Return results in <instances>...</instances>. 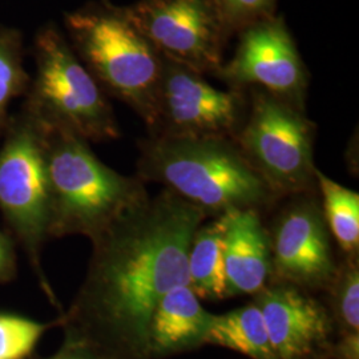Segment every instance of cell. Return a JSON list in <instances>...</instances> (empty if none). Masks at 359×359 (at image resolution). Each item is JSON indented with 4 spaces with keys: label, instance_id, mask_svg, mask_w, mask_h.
Listing matches in <instances>:
<instances>
[{
    "label": "cell",
    "instance_id": "obj_1",
    "mask_svg": "<svg viewBox=\"0 0 359 359\" xmlns=\"http://www.w3.org/2000/svg\"><path fill=\"white\" fill-rule=\"evenodd\" d=\"M206 219L165 189L117 218L92 241L84 281L59 317L65 334L112 359H151L154 309L168 292L188 285L189 248Z\"/></svg>",
    "mask_w": 359,
    "mask_h": 359
},
{
    "label": "cell",
    "instance_id": "obj_2",
    "mask_svg": "<svg viewBox=\"0 0 359 359\" xmlns=\"http://www.w3.org/2000/svg\"><path fill=\"white\" fill-rule=\"evenodd\" d=\"M136 176L163 185L208 218L248 209L261 213L278 201L226 137L148 136L139 142Z\"/></svg>",
    "mask_w": 359,
    "mask_h": 359
},
{
    "label": "cell",
    "instance_id": "obj_3",
    "mask_svg": "<svg viewBox=\"0 0 359 359\" xmlns=\"http://www.w3.org/2000/svg\"><path fill=\"white\" fill-rule=\"evenodd\" d=\"M38 123L48 181L50 238L83 236L92 243L149 197L142 180L105 165L90 142L69 130Z\"/></svg>",
    "mask_w": 359,
    "mask_h": 359
},
{
    "label": "cell",
    "instance_id": "obj_4",
    "mask_svg": "<svg viewBox=\"0 0 359 359\" xmlns=\"http://www.w3.org/2000/svg\"><path fill=\"white\" fill-rule=\"evenodd\" d=\"M69 44L107 96L154 126L164 57L130 22L124 7L90 3L65 13Z\"/></svg>",
    "mask_w": 359,
    "mask_h": 359
},
{
    "label": "cell",
    "instance_id": "obj_5",
    "mask_svg": "<svg viewBox=\"0 0 359 359\" xmlns=\"http://www.w3.org/2000/svg\"><path fill=\"white\" fill-rule=\"evenodd\" d=\"M36 76L22 105L38 121L88 142L117 140L121 130L100 86L55 25L43 27L34 46Z\"/></svg>",
    "mask_w": 359,
    "mask_h": 359
},
{
    "label": "cell",
    "instance_id": "obj_6",
    "mask_svg": "<svg viewBox=\"0 0 359 359\" xmlns=\"http://www.w3.org/2000/svg\"><path fill=\"white\" fill-rule=\"evenodd\" d=\"M0 145V215L27 256L41 292L63 313L43 268L50 238L48 181L43 132L25 108L10 117Z\"/></svg>",
    "mask_w": 359,
    "mask_h": 359
},
{
    "label": "cell",
    "instance_id": "obj_7",
    "mask_svg": "<svg viewBox=\"0 0 359 359\" xmlns=\"http://www.w3.org/2000/svg\"><path fill=\"white\" fill-rule=\"evenodd\" d=\"M249 107L234 142L280 200L317 191L316 124L305 111L259 90H248Z\"/></svg>",
    "mask_w": 359,
    "mask_h": 359
},
{
    "label": "cell",
    "instance_id": "obj_8",
    "mask_svg": "<svg viewBox=\"0 0 359 359\" xmlns=\"http://www.w3.org/2000/svg\"><path fill=\"white\" fill-rule=\"evenodd\" d=\"M130 22L165 60L216 77L231 34L215 0H137Z\"/></svg>",
    "mask_w": 359,
    "mask_h": 359
},
{
    "label": "cell",
    "instance_id": "obj_9",
    "mask_svg": "<svg viewBox=\"0 0 359 359\" xmlns=\"http://www.w3.org/2000/svg\"><path fill=\"white\" fill-rule=\"evenodd\" d=\"M249 96L218 90L205 76L164 59L149 136L233 139L244 124Z\"/></svg>",
    "mask_w": 359,
    "mask_h": 359
},
{
    "label": "cell",
    "instance_id": "obj_10",
    "mask_svg": "<svg viewBox=\"0 0 359 359\" xmlns=\"http://www.w3.org/2000/svg\"><path fill=\"white\" fill-rule=\"evenodd\" d=\"M216 77L231 90H259L305 111L310 75L283 15L245 27Z\"/></svg>",
    "mask_w": 359,
    "mask_h": 359
},
{
    "label": "cell",
    "instance_id": "obj_11",
    "mask_svg": "<svg viewBox=\"0 0 359 359\" xmlns=\"http://www.w3.org/2000/svg\"><path fill=\"white\" fill-rule=\"evenodd\" d=\"M269 231L271 280L326 292L338 269L321 203L311 193L295 194L278 212Z\"/></svg>",
    "mask_w": 359,
    "mask_h": 359
},
{
    "label": "cell",
    "instance_id": "obj_12",
    "mask_svg": "<svg viewBox=\"0 0 359 359\" xmlns=\"http://www.w3.org/2000/svg\"><path fill=\"white\" fill-rule=\"evenodd\" d=\"M253 302L262 313L276 359L329 357L337 333L326 304L281 283H270Z\"/></svg>",
    "mask_w": 359,
    "mask_h": 359
},
{
    "label": "cell",
    "instance_id": "obj_13",
    "mask_svg": "<svg viewBox=\"0 0 359 359\" xmlns=\"http://www.w3.org/2000/svg\"><path fill=\"white\" fill-rule=\"evenodd\" d=\"M224 264L228 298L256 295L269 285V231L264 225L259 212L248 209L228 213Z\"/></svg>",
    "mask_w": 359,
    "mask_h": 359
},
{
    "label": "cell",
    "instance_id": "obj_14",
    "mask_svg": "<svg viewBox=\"0 0 359 359\" xmlns=\"http://www.w3.org/2000/svg\"><path fill=\"white\" fill-rule=\"evenodd\" d=\"M212 320L213 313L203 306L188 285L172 289L158 302L149 322V358H169L205 346Z\"/></svg>",
    "mask_w": 359,
    "mask_h": 359
},
{
    "label": "cell",
    "instance_id": "obj_15",
    "mask_svg": "<svg viewBox=\"0 0 359 359\" xmlns=\"http://www.w3.org/2000/svg\"><path fill=\"white\" fill-rule=\"evenodd\" d=\"M228 213L203 222L193 236L188 253V286L200 299L228 298L224 264V240Z\"/></svg>",
    "mask_w": 359,
    "mask_h": 359
},
{
    "label": "cell",
    "instance_id": "obj_16",
    "mask_svg": "<svg viewBox=\"0 0 359 359\" xmlns=\"http://www.w3.org/2000/svg\"><path fill=\"white\" fill-rule=\"evenodd\" d=\"M205 345L225 347L250 359H276L262 313L256 304L213 314Z\"/></svg>",
    "mask_w": 359,
    "mask_h": 359
},
{
    "label": "cell",
    "instance_id": "obj_17",
    "mask_svg": "<svg viewBox=\"0 0 359 359\" xmlns=\"http://www.w3.org/2000/svg\"><path fill=\"white\" fill-rule=\"evenodd\" d=\"M322 212L330 236L346 257L358 256L359 194L317 170Z\"/></svg>",
    "mask_w": 359,
    "mask_h": 359
},
{
    "label": "cell",
    "instance_id": "obj_18",
    "mask_svg": "<svg viewBox=\"0 0 359 359\" xmlns=\"http://www.w3.org/2000/svg\"><path fill=\"white\" fill-rule=\"evenodd\" d=\"M23 36L10 27L0 26V140L7 128L13 100L26 95L29 76L25 68Z\"/></svg>",
    "mask_w": 359,
    "mask_h": 359
},
{
    "label": "cell",
    "instance_id": "obj_19",
    "mask_svg": "<svg viewBox=\"0 0 359 359\" xmlns=\"http://www.w3.org/2000/svg\"><path fill=\"white\" fill-rule=\"evenodd\" d=\"M326 305L333 318L337 338L359 334V258L345 257L338 262L333 281L326 290Z\"/></svg>",
    "mask_w": 359,
    "mask_h": 359
},
{
    "label": "cell",
    "instance_id": "obj_20",
    "mask_svg": "<svg viewBox=\"0 0 359 359\" xmlns=\"http://www.w3.org/2000/svg\"><path fill=\"white\" fill-rule=\"evenodd\" d=\"M60 323V318L40 322L20 314L0 311V359L29 358L41 337Z\"/></svg>",
    "mask_w": 359,
    "mask_h": 359
},
{
    "label": "cell",
    "instance_id": "obj_21",
    "mask_svg": "<svg viewBox=\"0 0 359 359\" xmlns=\"http://www.w3.org/2000/svg\"><path fill=\"white\" fill-rule=\"evenodd\" d=\"M231 36L245 27L277 15V0H215Z\"/></svg>",
    "mask_w": 359,
    "mask_h": 359
},
{
    "label": "cell",
    "instance_id": "obj_22",
    "mask_svg": "<svg viewBox=\"0 0 359 359\" xmlns=\"http://www.w3.org/2000/svg\"><path fill=\"white\" fill-rule=\"evenodd\" d=\"M35 359H112L90 342L75 335L65 334V341L60 348L50 357Z\"/></svg>",
    "mask_w": 359,
    "mask_h": 359
},
{
    "label": "cell",
    "instance_id": "obj_23",
    "mask_svg": "<svg viewBox=\"0 0 359 359\" xmlns=\"http://www.w3.org/2000/svg\"><path fill=\"white\" fill-rule=\"evenodd\" d=\"M16 243L0 229V283H11L18 276Z\"/></svg>",
    "mask_w": 359,
    "mask_h": 359
},
{
    "label": "cell",
    "instance_id": "obj_24",
    "mask_svg": "<svg viewBox=\"0 0 359 359\" xmlns=\"http://www.w3.org/2000/svg\"><path fill=\"white\" fill-rule=\"evenodd\" d=\"M103 3H109V0H102Z\"/></svg>",
    "mask_w": 359,
    "mask_h": 359
},
{
    "label": "cell",
    "instance_id": "obj_25",
    "mask_svg": "<svg viewBox=\"0 0 359 359\" xmlns=\"http://www.w3.org/2000/svg\"><path fill=\"white\" fill-rule=\"evenodd\" d=\"M318 359H329L327 357H325V358H318Z\"/></svg>",
    "mask_w": 359,
    "mask_h": 359
}]
</instances>
